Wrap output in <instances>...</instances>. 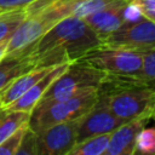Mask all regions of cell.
<instances>
[{"label": "cell", "mask_w": 155, "mask_h": 155, "mask_svg": "<svg viewBox=\"0 0 155 155\" xmlns=\"http://www.w3.org/2000/svg\"><path fill=\"white\" fill-rule=\"evenodd\" d=\"M99 96L107 107L119 117L128 121L139 116H150L155 110V88L133 78V75H110L99 87Z\"/></svg>", "instance_id": "obj_2"}, {"label": "cell", "mask_w": 155, "mask_h": 155, "mask_svg": "<svg viewBox=\"0 0 155 155\" xmlns=\"http://www.w3.org/2000/svg\"><path fill=\"white\" fill-rule=\"evenodd\" d=\"M133 78L139 82L155 88V50L143 52V65L138 74Z\"/></svg>", "instance_id": "obj_17"}, {"label": "cell", "mask_w": 155, "mask_h": 155, "mask_svg": "<svg viewBox=\"0 0 155 155\" xmlns=\"http://www.w3.org/2000/svg\"><path fill=\"white\" fill-rule=\"evenodd\" d=\"M34 154L36 155V133L28 127L16 155H34Z\"/></svg>", "instance_id": "obj_21"}, {"label": "cell", "mask_w": 155, "mask_h": 155, "mask_svg": "<svg viewBox=\"0 0 155 155\" xmlns=\"http://www.w3.org/2000/svg\"><path fill=\"white\" fill-rule=\"evenodd\" d=\"M103 46L120 47L138 52L155 50V22L143 18L136 23L122 24L102 40Z\"/></svg>", "instance_id": "obj_6"}, {"label": "cell", "mask_w": 155, "mask_h": 155, "mask_svg": "<svg viewBox=\"0 0 155 155\" xmlns=\"http://www.w3.org/2000/svg\"><path fill=\"white\" fill-rule=\"evenodd\" d=\"M35 68L28 53H10L0 62V92L17 76Z\"/></svg>", "instance_id": "obj_13"}, {"label": "cell", "mask_w": 155, "mask_h": 155, "mask_svg": "<svg viewBox=\"0 0 155 155\" xmlns=\"http://www.w3.org/2000/svg\"><path fill=\"white\" fill-rule=\"evenodd\" d=\"M130 2L136 4L143 17L155 22V0H128Z\"/></svg>", "instance_id": "obj_23"}, {"label": "cell", "mask_w": 155, "mask_h": 155, "mask_svg": "<svg viewBox=\"0 0 155 155\" xmlns=\"http://www.w3.org/2000/svg\"><path fill=\"white\" fill-rule=\"evenodd\" d=\"M70 63H62L58 65H54L52 69H50L38 82H35L27 92H24L17 101H15L12 104H10L6 109L10 110H23L30 113L34 107L40 102L45 92L48 90V87L52 85V82L69 67Z\"/></svg>", "instance_id": "obj_11"}, {"label": "cell", "mask_w": 155, "mask_h": 155, "mask_svg": "<svg viewBox=\"0 0 155 155\" xmlns=\"http://www.w3.org/2000/svg\"><path fill=\"white\" fill-rule=\"evenodd\" d=\"M150 116H139L128 120L110 133L109 144L104 155H133L138 132L147 125Z\"/></svg>", "instance_id": "obj_10"}, {"label": "cell", "mask_w": 155, "mask_h": 155, "mask_svg": "<svg viewBox=\"0 0 155 155\" xmlns=\"http://www.w3.org/2000/svg\"><path fill=\"white\" fill-rule=\"evenodd\" d=\"M153 119L155 120V110H154V114H153Z\"/></svg>", "instance_id": "obj_26"}, {"label": "cell", "mask_w": 155, "mask_h": 155, "mask_svg": "<svg viewBox=\"0 0 155 155\" xmlns=\"http://www.w3.org/2000/svg\"><path fill=\"white\" fill-rule=\"evenodd\" d=\"M28 128V125L18 128L15 131L11 136H8L4 142L0 143V155H16L22 139L25 134V131Z\"/></svg>", "instance_id": "obj_19"}, {"label": "cell", "mask_w": 155, "mask_h": 155, "mask_svg": "<svg viewBox=\"0 0 155 155\" xmlns=\"http://www.w3.org/2000/svg\"><path fill=\"white\" fill-rule=\"evenodd\" d=\"M108 74L93 67L73 62L52 82L40 102L67 99L78 94L98 91L107 80Z\"/></svg>", "instance_id": "obj_4"}, {"label": "cell", "mask_w": 155, "mask_h": 155, "mask_svg": "<svg viewBox=\"0 0 155 155\" xmlns=\"http://www.w3.org/2000/svg\"><path fill=\"white\" fill-rule=\"evenodd\" d=\"M99 98V90L78 94L67 99L39 102L30 111L28 127L39 133L45 128L84 116Z\"/></svg>", "instance_id": "obj_3"}, {"label": "cell", "mask_w": 155, "mask_h": 155, "mask_svg": "<svg viewBox=\"0 0 155 155\" xmlns=\"http://www.w3.org/2000/svg\"><path fill=\"white\" fill-rule=\"evenodd\" d=\"M30 113L23 110H10L0 107V143L18 128L28 125Z\"/></svg>", "instance_id": "obj_14"}, {"label": "cell", "mask_w": 155, "mask_h": 155, "mask_svg": "<svg viewBox=\"0 0 155 155\" xmlns=\"http://www.w3.org/2000/svg\"><path fill=\"white\" fill-rule=\"evenodd\" d=\"M115 0H84L80 4H78L73 10V16H76L79 18H84L88 16L90 13L109 5Z\"/></svg>", "instance_id": "obj_20"}, {"label": "cell", "mask_w": 155, "mask_h": 155, "mask_svg": "<svg viewBox=\"0 0 155 155\" xmlns=\"http://www.w3.org/2000/svg\"><path fill=\"white\" fill-rule=\"evenodd\" d=\"M79 120L59 122L36 133V155H69L76 144Z\"/></svg>", "instance_id": "obj_7"}, {"label": "cell", "mask_w": 155, "mask_h": 155, "mask_svg": "<svg viewBox=\"0 0 155 155\" xmlns=\"http://www.w3.org/2000/svg\"><path fill=\"white\" fill-rule=\"evenodd\" d=\"M134 154L155 155V127H143L136 138Z\"/></svg>", "instance_id": "obj_18"}, {"label": "cell", "mask_w": 155, "mask_h": 155, "mask_svg": "<svg viewBox=\"0 0 155 155\" xmlns=\"http://www.w3.org/2000/svg\"><path fill=\"white\" fill-rule=\"evenodd\" d=\"M143 15L139 10V7L133 2H127V5L124 8V24L136 23L140 19H143Z\"/></svg>", "instance_id": "obj_22"}, {"label": "cell", "mask_w": 155, "mask_h": 155, "mask_svg": "<svg viewBox=\"0 0 155 155\" xmlns=\"http://www.w3.org/2000/svg\"><path fill=\"white\" fill-rule=\"evenodd\" d=\"M127 122L126 120L116 116L105 104L104 99L99 96L96 104L79 120L76 143L102 133H111L119 126Z\"/></svg>", "instance_id": "obj_8"}, {"label": "cell", "mask_w": 155, "mask_h": 155, "mask_svg": "<svg viewBox=\"0 0 155 155\" xmlns=\"http://www.w3.org/2000/svg\"><path fill=\"white\" fill-rule=\"evenodd\" d=\"M7 45H8V40H5V41L0 42V62L4 59V57L7 53Z\"/></svg>", "instance_id": "obj_25"}, {"label": "cell", "mask_w": 155, "mask_h": 155, "mask_svg": "<svg viewBox=\"0 0 155 155\" xmlns=\"http://www.w3.org/2000/svg\"><path fill=\"white\" fill-rule=\"evenodd\" d=\"M128 0H115L109 5L90 13L82 19L103 40L124 24V8Z\"/></svg>", "instance_id": "obj_9"}, {"label": "cell", "mask_w": 155, "mask_h": 155, "mask_svg": "<svg viewBox=\"0 0 155 155\" xmlns=\"http://www.w3.org/2000/svg\"><path fill=\"white\" fill-rule=\"evenodd\" d=\"M101 45L99 35L82 18L70 15L50 28L25 53L35 68L53 67L73 63Z\"/></svg>", "instance_id": "obj_1"}, {"label": "cell", "mask_w": 155, "mask_h": 155, "mask_svg": "<svg viewBox=\"0 0 155 155\" xmlns=\"http://www.w3.org/2000/svg\"><path fill=\"white\" fill-rule=\"evenodd\" d=\"M110 133H102L88 137L70 150L69 155H104L109 144Z\"/></svg>", "instance_id": "obj_15"}, {"label": "cell", "mask_w": 155, "mask_h": 155, "mask_svg": "<svg viewBox=\"0 0 155 155\" xmlns=\"http://www.w3.org/2000/svg\"><path fill=\"white\" fill-rule=\"evenodd\" d=\"M35 0H0V8L11 10V8H21L25 7Z\"/></svg>", "instance_id": "obj_24"}, {"label": "cell", "mask_w": 155, "mask_h": 155, "mask_svg": "<svg viewBox=\"0 0 155 155\" xmlns=\"http://www.w3.org/2000/svg\"><path fill=\"white\" fill-rule=\"evenodd\" d=\"M27 17L28 13L24 7L4 10L0 12V42L10 40V38Z\"/></svg>", "instance_id": "obj_16"}, {"label": "cell", "mask_w": 155, "mask_h": 155, "mask_svg": "<svg viewBox=\"0 0 155 155\" xmlns=\"http://www.w3.org/2000/svg\"><path fill=\"white\" fill-rule=\"evenodd\" d=\"M2 11H4V10H2V8H0V12H2Z\"/></svg>", "instance_id": "obj_27"}, {"label": "cell", "mask_w": 155, "mask_h": 155, "mask_svg": "<svg viewBox=\"0 0 155 155\" xmlns=\"http://www.w3.org/2000/svg\"><path fill=\"white\" fill-rule=\"evenodd\" d=\"M54 67V65H53ZM53 67H39L24 71L15 80H12L1 92H0V107L7 108L15 101H17L24 92H27L35 82H38L50 69Z\"/></svg>", "instance_id": "obj_12"}, {"label": "cell", "mask_w": 155, "mask_h": 155, "mask_svg": "<svg viewBox=\"0 0 155 155\" xmlns=\"http://www.w3.org/2000/svg\"><path fill=\"white\" fill-rule=\"evenodd\" d=\"M75 62L93 67L110 75H134L142 69L143 53L133 50L101 45Z\"/></svg>", "instance_id": "obj_5"}]
</instances>
